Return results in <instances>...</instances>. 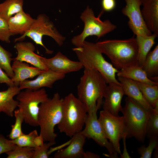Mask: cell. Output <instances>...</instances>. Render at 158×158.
Masks as SVG:
<instances>
[{"label": "cell", "mask_w": 158, "mask_h": 158, "mask_svg": "<svg viewBox=\"0 0 158 158\" xmlns=\"http://www.w3.org/2000/svg\"><path fill=\"white\" fill-rule=\"evenodd\" d=\"M147 147L142 145L138 148L140 158H150L155 148L158 145V136L150 138Z\"/></svg>", "instance_id": "obj_33"}, {"label": "cell", "mask_w": 158, "mask_h": 158, "mask_svg": "<svg viewBox=\"0 0 158 158\" xmlns=\"http://www.w3.org/2000/svg\"><path fill=\"white\" fill-rule=\"evenodd\" d=\"M35 148L29 147H21L17 145L13 150L6 153L7 158H32Z\"/></svg>", "instance_id": "obj_30"}, {"label": "cell", "mask_w": 158, "mask_h": 158, "mask_svg": "<svg viewBox=\"0 0 158 158\" xmlns=\"http://www.w3.org/2000/svg\"><path fill=\"white\" fill-rule=\"evenodd\" d=\"M158 36L153 33L149 36H136L138 48L137 62L139 66H142L143 65L147 55L155 44V40Z\"/></svg>", "instance_id": "obj_24"}, {"label": "cell", "mask_w": 158, "mask_h": 158, "mask_svg": "<svg viewBox=\"0 0 158 158\" xmlns=\"http://www.w3.org/2000/svg\"><path fill=\"white\" fill-rule=\"evenodd\" d=\"M125 95L132 99L142 107L149 114L154 111L151 105L146 101L135 82L131 79L118 77Z\"/></svg>", "instance_id": "obj_18"}, {"label": "cell", "mask_w": 158, "mask_h": 158, "mask_svg": "<svg viewBox=\"0 0 158 158\" xmlns=\"http://www.w3.org/2000/svg\"><path fill=\"white\" fill-rule=\"evenodd\" d=\"M41 59L48 69L66 74L78 71L83 68L79 61L72 60L58 51L53 57L46 58L41 56Z\"/></svg>", "instance_id": "obj_13"}, {"label": "cell", "mask_w": 158, "mask_h": 158, "mask_svg": "<svg viewBox=\"0 0 158 158\" xmlns=\"http://www.w3.org/2000/svg\"><path fill=\"white\" fill-rule=\"evenodd\" d=\"M96 44L118 70L138 64V48L134 36L124 40H106Z\"/></svg>", "instance_id": "obj_2"}, {"label": "cell", "mask_w": 158, "mask_h": 158, "mask_svg": "<svg viewBox=\"0 0 158 158\" xmlns=\"http://www.w3.org/2000/svg\"><path fill=\"white\" fill-rule=\"evenodd\" d=\"M11 67L14 75L11 79L16 86H19L24 80L38 75L43 71L38 67L30 66L27 62L17 60H13Z\"/></svg>", "instance_id": "obj_20"}, {"label": "cell", "mask_w": 158, "mask_h": 158, "mask_svg": "<svg viewBox=\"0 0 158 158\" xmlns=\"http://www.w3.org/2000/svg\"><path fill=\"white\" fill-rule=\"evenodd\" d=\"M104 12L102 10L97 17L95 16L92 9L88 6L82 12L80 18L84 23L83 30L80 35L72 39V43L76 47L82 46L85 39L87 37L95 35L98 38L104 37L117 28L109 20H101L100 17Z\"/></svg>", "instance_id": "obj_7"}, {"label": "cell", "mask_w": 158, "mask_h": 158, "mask_svg": "<svg viewBox=\"0 0 158 158\" xmlns=\"http://www.w3.org/2000/svg\"><path fill=\"white\" fill-rule=\"evenodd\" d=\"M126 5L122 9L123 14L128 19V25L134 35L149 36V30L142 17L140 8L141 0H125Z\"/></svg>", "instance_id": "obj_12"}, {"label": "cell", "mask_w": 158, "mask_h": 158, "mask_svg": "<svg viewBox=\"0 0 158 158\" xmlns=\"http://www.w3.org/2000/svg\"><path fill=\"white\" fill-rule=\"evenodd\" d=\"M65 75L48 69L43 71L35 80H24L19 87L21 90L27 88L38 90L45 87L51 88L54 83L57 81L63 79Z\"/></svg>", "instance_id": "obj_15"}, {"label": "cell", "mask_w": 158, "mask_h": 158, "mask_svg": "<svg viewBox=\"0 0 158 158\" xmlns=\"http://www.w3.org/2000/svg\"><path fill=\"white\" fill-rule=\"evenodd\" d=\"M127 134L125 135L122 138L123 145V150L122 154L120 155L121 158H130L131 157L129 155L126 148V139Z\"/></svg>", "instance_id": "obj_39"}, {"label": "cell", "mask_w": 158, "mask_h": 158, "mask_svg": "<svg viewBox=\"0 0 158 158\" xmlns=\"http://www.w3.org/2000/svg\"><path fill=\"white\" fill-rule=\"evenodd\" d=\"M146 136L149 138L158 136V113L154 112L150 114L147 123Z\"/></svg>", "instance_id": "obj_32"}, {"label": "cell", "mask_w": 158, "mask_h": 158, "mask_svg": "<svg viewBox=\"0 0 158 158\" xmlns=\"http://www.w3.org/2000/svg\"><path fill=\"white\" fill-rule=\"evenodd\" d=\"M33 142L36 146H42L44 144L43 138L40 134L35 137L33 138Z\"/></svg>", "instance_id": "obj_40"}, {"label": "cell", "mask_w": 158, "mask_h": 158, "mask_svg": "<svg viewBox=\"0 0 158 158\" xmlns=\"http://www.w3.org/2000/svg\"><path fill=\"white\" fill-rule=\"evenodd\" d=\"M38 135L37 131L35 130L28 134L23 133L19 137L11 140V141L14 144L20 147H29L35 148L37 146L34 143L33 139Z\"/></svg>", "instance_id": "obj_31"}, {"label": "cell", "mask_w": 158, "mask_h": 158, "mask_svg": "<svg viewBox=\"0 0 158 158\" xmlns=\"http://www.w3.org/2000/svg\"><path fill=\"white\" fill-rule=\"evenodd\" d=\"M124 95L121 85L114 83L109 84L104 93L103 110L114 116H119V112L122 110L121 104Z\"/></svg>", "instance_id": "obj_14"}, {"label": "cell", "mask_w": 158, "mask_h": 158, "mask_svg": "<svg viewBox=\"0 0 158 158\" xmlns=\"http://www.w3.org/2000/svg\"><path fill=\"white\" fill-rule=\"evenodd\" d=\"M63 99L58 93L54 94L51 98L41 103L38 115V123L40 133L44 142H55L57 134L54 128L60 121L62 116Z\"/></svg>", "instance_id": "obj_5"}, {"label": "cell", "mask_w": 158, "mask_h": 158, "mask_svg": "<svg viewBox=\"0 0 158 158\" xmlns=\"http://www.w3.org/2000/svg\"><path fill=\"white\" fill-rule=\"evenodd\" d=\"M17 146L11 140H9L0 133V155L3 153L13 150Z\"/></svg>", "instance_id": "obj_36"}, {"label": "cell", "mask_w": 158, "mask_h": 158, "mask_svg": "<svg viewBox=\"0 0 158 158\" xmlns=\"http://www.w3.org/2000/svg\"><path fill=\"white\" fill-rule=\"evenodd\" d=\"M14 116L16 121L15 124L11 126L12 129L8 135L11 140H13L21 135L24 133L21 130V125L24 121V117L22 111L19 109L15 110Z\"/></svg>", "instance_id": "obj_29"}, {"label": "cell", "mask_w": 158, "mask_h": 158, "mask_svg": "<svg viewBox=\"0 0 158 158\" xmlns=\"http://www.w3.org/2000/svg\"><path fill=\"white\" fill-rule=\"evenodd\" d=\"M23 0H6L0 4V16L7 20L23 11Z\"/></svg>", "instance_id": "obj_26"}, {"label": "cell", "mask_w": 158, "mask_h": 158, "mask_svg": "<svg viewBox=\"0 0 158 158\" xmlns=\"http://www.w3.org/2000/svg\"><path fill=\"white\" fill-rule=\"evenodd\" d=\"M18 107L22 112L25 123L31 126H39L38 115L40 104L49 99L45 90L43 88L33 90L25 89L17 95Z\"/></svg>", "instance_id": "obj_8"}, {"label": "cell", "mask_w": 158, "mask_h": 158, "mask_svg": "<svg viewBox=\"0 0 158 158\" xmlns=\"http://www.w3.org/2000/svg\"><path fill=\"white\" fill-rule=\"evenodd\" d=\"M121 112L124 118L126 138L134 137L141 143L145 140L150 114L140 105L127 97Z\"/></svg>", "instance_id": "obj_6"}, {"label": "cell", "mask_w": 158, "mask_h": 158, "mask_svg": "<svg viewBox=\"0 0 158 158\" xmlns=\"http://www.w3.org/2000/svg\"><path fill=\"white\" fill-rule=\"evenodd\" d=\"M35 19L23 11L10 18L8 23L10 31L13 35H23L30 29Z\"/></svg>", "instance_id": "obj_21"}, {"label": "cell", "mask_w": 158, "mask_h": 158, "mask_svg": "<svg viewBox=\"0 0 158 158\" xmlns=\"http://www.w3.org/2000/svg\"><path fill=\"white\" fill-rule=\"evenodd\" d=\"M14 47L17 55L13 60H19L30 63L43 71L48 69L42 61L41 56L35 53V48L32 43L20 41L16 43Z\"/></svg>", "instance_id": "obj_16"}, {"label": "cell", "mask_w": 158, "mask_h": 158, "mask_svg": "<svg viewBox=\"0 0 158 158\" xmlns=\"http://www.w3.org/2000/svg\"><path fill=\"white\" fill-rule=\"evenodd\" d=\"M142 67L150 79L152 80L157 77L154 76L158 74V44L152 51L148 53Z\"/></svg>", "instance_id": "obj_25"}, {"label": "cell", "mask_w": 158, "mask_h": 158, "mask_svg": "<svg viewBox=\"0 0 158 158\" xmlns=\"http://www.w3.org/2000/svg\"><path fill=\"white\" fill-rule=\"evenodd\" d=\"M105 137L115 151L121 155L119 142L127 134L123 116H116L104 110L100 111L98 119Z\"/></svg>", "instance_id": "obj_10"}, {"label": "cell", "mask_w": 158, "mask_h": 158, "mask_svg": "<svg viewBox=\"0 0 158 158\" xmlns=\"http://www.w3.org/2000/svg\"><path fill=\"white\" fill-rule=\"evenodd\" d=\"M13 35L9 30L8 20L0 16V40L9 43L10 37Z\"/></svg>", "instance_id": "obj_34"}, {"label": "cell", "mask_w": 158, "mask_h": 158, "mask_svg": "<svg viewBox=\"0 0 158 158\" xmlns=\"http://www.w3.org/2000/svg\"><path fill=\"white\" fill-rule=\"evenodd\" d=\"M101 4L103 11L109 12L115 8L116 2L115 0H102Z\"/></svg>", "instance_id": "obj_37"}, {"label": "cell", "mask_w": 158, "mask_h": 158, "mask_svg": "<svg viewBox=\"0 0 158 158\" xmlns=\"http://www.w3.org/2000/svg\"><path fill=\"white\" fill-rule=\"evenodd\" d=\"M87 113L83 104L72 93L63 98L62 116L57 125L59 131L72 138L82 130Z\"/></svg>", "instance_id": "obj_4"}, {"label": "cell", "mask_w": 158, "mask_h": 158, "mask_svg": "<svg viewBox=\"0 0 158 158\" xmlns=\"http://www.w3.org/2000/svg\"><path fill=\"white\" fill-rule=\"evenodd\" d=\"M100 156L97 154L90 152H85L83 158H99Z\"/></svg>", "instance_id": "obj_41"}, {"label": "cell", "mask_w": 158, "mask_h": 158, "mask_svg": "<svg viewBox=\"0 0 158 158\" xmlns=\"http://www.w3.org/2000/svg\"><path fill=\"white\" fill-rule=\"evenodd\" d=\"M12 54L5 49L0 44V67L3 69L11 78L14 76L11 62L13 59L11 58Z\"/></svg>", "instance_id": "obj_28"}, {"label": "cell", "mask_w": 158, "mask_h": 158, "mask_svg": "<svg viewBox=\"0 0 158 158\" xmlns=\"http://www.w3.org/2000/svg\"><path fill=\"white\" fill-rule=\"evenodd\" d=\"M21 90L19 86L9 87L6 90L0 92V114L3 112L11 117L14 116V111L18 104L14 97L18 94Z\"/></svg>", "instance_id": "obj_22"}, {"label": "cell", "mask_w": 158, "mask_h": 158, "mask_svg": "<svg viewBox=\"0 0 158 158\" xmlns=\"http://www.w3.org/2000/svg\"><path fill=\"white\" fill-rule=\"evenodd\" d=\"M97 110H95L87 114L85 121V127L81 132L86 138L92 139L100 146L105 147L109 154L107 155V157L118 158V153L105 137L97 118Z\"/></svg>", "instance_id": "obj_11"}, {"label": "cell", "mask_w": 158, "mask_h": 158, "mask_svg": "<svg viewBox=\"0 0 158 158\" xmlns=\"http://www.w3.org/2000/svg\"><path fill=\"white\" fill-rule=\"evenodd\" d=\"M2 83H6L9 87L15 86L11 78L0 67V84Z\"/></svg>", "instance_id": "obj_38"}, {"label": "cell", "mask_w": 158, "mask_h": 158, "mask_svg": "<svg viewBox=\"0 0 158 158\" xmlns=\"http://www.w3.org/2000/svg\"><path fill=\"white\" fill-rule=\"evenodd\" d=\"M44 35L51 37L59 46L63 44L66 40L65 37L59 32L49 17L44 14H41L35 19L30 30L20 37L16 38L14 42L21 41L27 37L32 39L36 44L43 47L46 53L51 54L53 51L48 49L42 42V38Z\"/></svg>", "instance_id": "obj_9"}, {"label": "cell", "mask_w": 158, "mask_h": 158, "mask_svg": "<svg viewBox=\"0 0 158 158\" xmlns=\"http://www.w3.org/2000/svg\"><path fill=\"white\" fill-rule=\"evenodd\" d=\"M155 151L153 154L154 158H157L158 157V145L154 149Z\"/></svg>", "instance_id": "obj_42"}, {"label": "cell", "mask_w": 158, "mask_h": 158, "mask_svg": "<svg viewBox=\"0 0 158 158\" xmlns=\"http://www.w3.org/2000/svg\"><path fill=\"white\" fill-rule=\"evenodd\" d=\"M72 49L83 68L99 72L108 84L114 83L121 85L116 78L118 70L105 59L96 43L85 40L82 47Z\"/></svg>", "instance_id": "obj_3"}, {"label": "cell", "mask_w": 158, "mask_h": 158, "mask_svg": "<svg viewBox=\"0 0 158 158\" xmlns=\"http://www.w3.org/2000/svg\"><path fill=\"white\" fill-rule=\"evenodd\" d=\"M116 74L118 77H124L134 81L151 85H158V82L150 79L142 66L138 64L118 70Z\"/></svg>", "instance_id": "obj_23"}, {"label": "cell", "mask_w": 158, "mask_h": 158, "mask_svg": "<svg viewBox=\"0 0 158 158\" xmlns=\"http://www.w3.org/2000/svg\"><path fill=\"white\" fill-rule=\"evenodd\" d=\"M56 142H49L44 143L42 146H37L35 148L34 153L32 158H47L49 154L48 152L50 147L54 145Z\"/></svg>", "instance_id": "obj_35"}, {"label": "cell", "mask_w": 158, "mask_h": 158, "mask_svg": "<svg viewBox=\"0 0 158 158\" xmlns=\"http://www.w3.org/2000/svg\"><path fill=\"white\" fill-rule=\"evenodd\" d=\"M107 85L104 78L99 72L84 68L77 90L78 98L85 107L87 113L98 111L100 108Z\"/></svg>", "instance_id": "obj_1"}, {"label": "cell", "mask_w": 158, "mask_h": 158, "mask_svg": "<svg viewBox=\"0 0 158 158\" xmlns=\"http://www.w3.org/2000/svg\"><path fill=\"white\" fill-rule=\"evenodd\" d=\"M141 14L149 30L158 36V0H141Z\"/></svg>", "instance_id": "obj_19"}, {"label": "cell", "mask_w": 158, "mask_h": 158, "mask_svg": "<svg viewBox=\"0 0 158 158\" xmlns=\"http://www.w3.org/2000/svg\"><path fill=\"white\" fill-rule=\"evenodd\" d=\"M134 81L144 97L154 109L155 105L158 103V85H151Z\"/></svg>", "instance_id": "obj_27"}, {"label": "cell", "mask_w": 158, "mask_h": 158, "mask_svg": "<svg viewBox=\"0 0 158 158\" xmlns=\"http://www.w3.org/2000/svg\"><path fill=\"white\" fill-rule=\"evenodd\" d=\"M86 137L81 131L72 137L69 145L58 150L54 155V158H83L85 152L83 146Z\"/></svg>", "instance_id": "obj_17"}]
</instances>
